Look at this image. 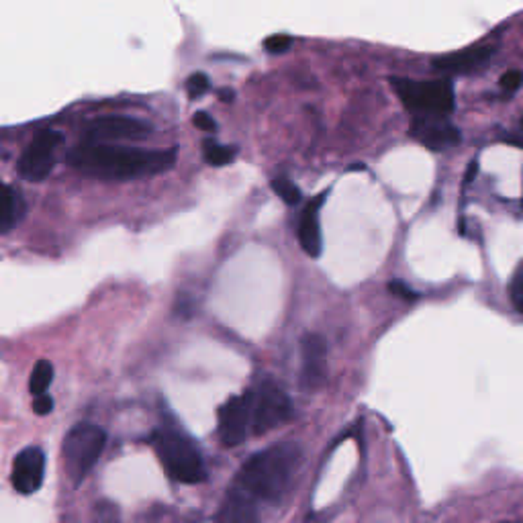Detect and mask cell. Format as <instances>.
Segmentation results:
<instances>
[{"instance_id": "obj_1", "label": "cell", "mask_w": 523, "mask_h": 523, "mask_svg": "<svg viewBox=\"0 0 523 523\" xmlns=\"http://www.w3.org/2000/svg\"><path fill=\"white\" fill-rule=\"evenodd\" d=\"M301 446L280 442L250 456L231 483L223 503L227 523H256L266 505H276L301 467Z\"/></svg>"}, {"instance_id": "obj_2", "label": "cell", "mask_w": 523, "mask_h": 523, "mask_svg": "<svg viewBox=\"0 0 523 523\" xmlns=\"http://www.w3.org/2000/svg\"><path fill=\"white\" fill-rule=\"evenodd\" d=\"M68 164L86 176L131 180L168 172L176 164V150H140L84 140L70 150Z\"/></svg>"}, {"instance_id": "obj_3", "label": "cell", "mask_w": 523, "mask_h": 523, "mask_svg": "<svg viewBox=\"0 0 523 523\" xmlns=\"http://www.w3.org/2000/svg\"><path fill=\"white\" fill-rule=\"evenodd\" d=\"M150 444L154 446L166 472L176 483L199 484L207 478L205 460H202L199 446L194 444L191 435H186L178 427H158L151 433Z\"/></svg>"}, {"instance_id": "obj_4", "label": "cell", "mask_w": 523, "mask_h": 523, "mask_svg": "<svg viewBox=\"0 0 523 523\" xmlns=\"http://www.w3.org/2000/svg\"><path fill=\"white\" fill-rule=\"evenodd\" d=\"M390 86L416 117H446L454 111V89L448 80L390 78Z\"/></svg>"}, {"instance_id": "obj_5", "label": "cell", "mask_w": 523, "mask_h": 523, "mask_svg": "<svg viewBox=\"0 0 523 523\" xmlns=\"http://www.w3.org/2000/svg\"><path fill=\"white\" fill-rule=\"evenodd\" d=\"M107 446V433L94 424H78L64 440V464L76 486L89 476Z\"/></svg>"}, {"instance_id": "obj_6", "label": "cell", "mask_w": 523, "mask_h": 523, "mask_svg": "<svg viewBox=\"0 0 523 523\" xmlns=\"http://www.w3.org/2000/svg\"><path fill=\"white\" fill-rule=\"evenodd\" d=\"M250 392L253 435L272 432L293 417V401L276 382L264 381L252 387Z\"/></svg>"}, {"instance_id": "obj_7", "label": "cell", "mask_w": 523, "mask_h": 523, "mask_svg": "<svg viewBox=\"0 0 523 523\" xmlns=\"http://www.w3.org/2000/svg\"><path fill=\"white\" fill-rule=\"evenodd\" d=\"M64 141V135L56 129H43L33 137L19 158L17 172L29 183H41L56 168V154Z\"/></svg>"}, {"instance_id": "obj_8", "label": "cell", "mask_w": 523, "mask_h": 523, "mask_svg": "<svg viewBox=\"0 0 523 523\" xmlns=\"http://www.w3.org/2000/svg\"><path fill=\"white\" fill-rule=\"evenodd\" d=\"M219 432L221 444L227 448H236L244 444L245 440L253 435V417H252V392L250 389L242 395L231 397L219 409Z\"/></svg>"}, {"instance_id": "obj_9", "label": "cell", "mask_w": 523, "mask_h": 523, "mask_svg": "<svg viewBox=\"0 0 523 523\" xmlns=\"http://www.w3.org/2000/svg\"><path fill=\"white\" fill-rule=\"evenodd\" d=\"M154 127L148 121L135 117H123V115H105V117L92 119L86 125V140L111 143L121 140H145L151 135Z\"/></svg>"}, {"instance_id": "obj_10", "label": "cell", "mask_w": 523, "mask_h": 523, "mask_svg": "<svg viewBox=\"0 0 523 523\" xmlns=\"http://www.w3.org/2000/svg\"><path fill=\"white\" fill-rule=\"evenodd\" d=\"M46 476V454L38 446H29L14 456L11 483L21 495H33L39 491Z\"/></svg>"}, {"instance_id": "obj_11", "label": "cell", "mask_w": 523, "mask_h": 523, "mask_svg": "<svg viewBox=\"0 0 523 523\" xmlns=\"http://www.w3.org/2000/svg\"><path fill=\"white\" fill-rule=\"evenodd\" d=\"M301 384L307 390L323 387L327 381V356L330 347L319 333H307L301 341Z\"/></svg>"}, {"instance_id": "obj_12", "label": "cell", "mask_w": 523, "mask_h": 523, "mask_svg": "<svg viewBox=\"0 0 523 523\" xmlns=\"http://www.w3.org/2000/svg\"><path fill=\"white\" fill-rule=\"evenodd\" d=\"M409 135L433 151L452 148L462 140L460 129L446 117H416L409 127Z\"/></svg>"}, {"instance_id": "obj_13", "label": "cell", "mask_w": 523, "mask_h": 523, "mask_svg": "<svg viewBox=\"0 0 523 523\" xmlns=\"http://www.w3.org/2000/svg\"><path fill=\"white\" fill-rule=\"evenodd\" d=\"M325 199H327V193H322L307 202V207H304L301 221H299V231H296V237H299L303 252L311 258H319L323 250L322 207Z\"/></svg>"}, {"instance_id": "obj_14", "label": "cell", "mask_w": 523, "mask_h": 523, "mask_svg": "<svg viewBox=\"0 0 523 523\" xmlns=\"http://www.w3.org/2000/svg\"><path fill=\"white\" fill-rule=\"evenodd\" d=\"M495 47L493 46H478L464 49V52L442 56L433 60V68L442 72H450V74H467V72L484 68L491 62Z\"/></svg>"}, {"instance_id": "obj_15", "label": "cell", "mask_w": 523, "mask_h": 523, "mask_svg": "<svg viewBox=\"0 0 523 523\" xmlns=\"http://www.w3.org/2000/svg\"><path fill=\"white\" fill-rule=\"evenodd\" d=\"M27 213V202L23 199L17 188H13L11 184L4 186V205H3V215H0V231L3 234H11V231L17 227V225L23 221V217Z\"/></svg>"}, {"instance_id": "obj_16", "label": "cell", "mask_w": 523, "mask_h": 523, "mask_svg": "<svg viewBox=\"0 0 523 523\" xmlns=\"http://www.w3.org/2000/svg\"><path fill=\"white\" fill-rule=\"evenodd\" d=\"M54 382V366L49 360H39L31 370V381H29V390L33 397L47 395L49 384Z\"/></svg>"}, {"instance_id": "obj_17", "label": "cell", "mask_w": 523, "mask_h": 523, "mask_svg": "<svg viewBox=\"0 0 523 523\" xmlns=\"http://www.w3.org/2000/svg\"><path fill=\"white\" fill-rule=\"evenodd\" d=\"M236 148H229V145H221L217 143L215 140H205L202 141V156H205L207 164L210 166H217V168H221V166H227L236 159Z\"/></svg>"}, {"instance_id": "obj_18", "label": "cell", "mask_w": 523, "mask_h": 523, "mask_svg": "<svg viewBox=\"0 0 523 523\" xmlns=\"http://www.w3.org/2000/svg\"><path fill=\"white\" fill-rule=\"evenodd\" d=\"M272 191L280 196L287 205H295L301 201V191L295 183H290L287 176H276L272 180Z\"/></svg>"}, {"instance_id": "obj_19", "label": "cell", "mask_w": 523, "mask_h": 523, "mask_svg": "<svg viewBox=\"0 0 523 523\" xmlns=\"http://www.w3.org/2000/svg\"><path fill=\"white\" fill-rule=\"evenodd\" d=\"M510 299L518 313L523 315V260L519 262V266L515 268V272L511 276L510 282Z\"/></svg>"}, {"instance_id": "obj_20", "label": "cell", "mask_w": 523, "mask_h": 523, "mask_svg": "<svg viewBox=\"0 0 523 523\" xmlns=\"http://www.w3.org/2000/svg\"><path fill=\"white\" fill-rule=\"evenodd\" d=\"M209 76L207 74H193L191 78L186 80V90H188V97L191 99H201L202 94H205L209 90Z\"/></svg>"}, {"instance_id": "obj_21", "label": "cell", "mask_w": 523, "mask_h": 523, "mask_svg": "<svg viewBox=\"0 0 523 523\" xmlns=\"http://www.w3.org/2000/svg\"><path fill=\"white\" fill-rule=\"evenodd\" d=\"M290 46H293V38H288V35H282V33H276L264 41L266 52H270V54H285Z\"/></svg>"}, {"instance_id": "obj_22", "label": "cell", "mask_w": 523, "mask_h": 523, "mask_svg": "<svg viewBox=\"0 0 523 523\" xmlns=\"http://www.w3.org/2000/svg\"><path fill=\"white\" fill-rule=\"evenodd\" d=\"M521 84H523V72H519V70H510V72H505L503 76H501V89L507 90V92L519 90Z\"/></svg>"}, {"instance_id": "obj_23", "label": "cell", "mask_w": 523, "mask_h": 523, "mask_svg": "<svg viewBox=\"0 0 523 523\" xmlns=\"http://www.w3.org/2000/svg\"><path fill=\"white\" fill-rule=\"evenodd\" d=\"M54 409V399L49 395H41V397H35L33 401V411L38 413V416H47V413H52Z\"/></svg>"}, {"instance_id": "obj_24", "label": "cell", "mask_w": 523, "mask_h": 523, "mask_svg": "<svg viewBox=\"0 0 523 523\" xmlns=\"http://www.w3.org/2000/svg\"><path fill=\"white\" fill-rule=\"evenodd\" d=\"M389 290L392 295L403 296V299H417V293H413V290L407 285H403V282H390Z\"/></svg>"}, {"instance_id": "obj_25", "label": "cell", "mask_w": 523, "mask_h": 523, "mask_svg": "<svg viewBox=\"0 0 523 523\" xmlns=\"http://www.w3.org/2000/svg\"><path fill=\"white\" fill-rule=\"evenodd\" d=\"M194 125L201 127L202 131H215L217 129L215 119L210 117V115H207V113H196L194 115Z\"/></svg>"}, {"instance_id": "obj_26", "label": "cell", "mask_w": 523, "mask_h": 523, "mask_svg": "<svg viewBox=\"0 0 523 523\" xmlns=\"http://www.w3.org/2000/svg\"><path fill=\"white\" fill-rule=\"evenodd\" d=\"M499 523H523V521H499Z\"/></svg>"}, {"instance_id": "obj_27", "label": "cell", "mask_w": 523, "mask_h": 523, "mask_svg": "<svg viewBox=\"0 0 523 523\" xmlns=\"http://www.w3.org/2000/svg\"><path fill=\"white\" fill-rule=\"evenodd\" d=\"M519 127H521V135H523V117H521V125Z\"/></svg>"}]
</instances>
